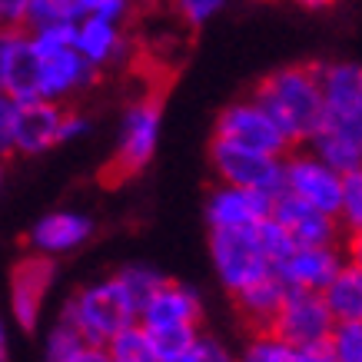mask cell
Returning a JSON list of instances; mask_svg holds the SVG:
<instances>
[{"label": "cell", "instance_id": "cell-37", "mask_svg": "<svg viewBox=\"0 0 362 362\" xmlns=\"http://www.w3.org/2000/svg\"><path fill=\"white\" fill-rule=\"evenodd\" d=\"M303 7H309V11H322V7H332L336 0H299Z\"/></svg>", "mask_w": 362, "mask_h": 362}, {"label": "cell", "instance_id": "cell-39", "mask_svg": "<svg viewBox=\"0 0 362 362\" xmlns=\"http://www.w3.org/2000/svg\"><path fill=\"white\" fill-rule=\"evenodd\" d=\"M143 4H150V0H143Z\"/></svg>", "mask_w": 362, "mask_h": 362}, {"label": "cell", "instance_id": "cell-38", "mask_svg": "<svg viewBox=\"0 0 362 362\" xmlns=\"http://www.w3.org/2000/svg\"><path fill=\"white\" fill-rule=\"evenodd\" d=\"M0 183H4V173H0Z\"/></svg>", "mask_w": 362, "mask_h": 362}, {"label": "cell", "instance_id": "cell-26", "mask_svg": "<svg viewBox=\"0 0 362 362\" xmlns=\"http://www.w3.org/2000/svg\"><path fill=\"white\" fill-rule=\"evenodd\" d=\"M107 352L113 362H153V352H150V342H146V332L140 329V322H130L127 329L117 332L107 342Z\"/></svg>", "mask_w": 362, "mask_h": 362}, {"label": "cell", "instance_id": "cell-25", "mask_svg": "<svg viewBox=\"0 0 362 362\" xmlns=\"http://www.w3.org/2000/svg\"><path fill=\"white\" fill-rule=\"evenodd\" d=\"M336 220H339L342 233H356L362 230V170L342 173V193H339V209H336Z\"/></svg>", "mask_w": 362, "mask_h": 362}, {"label": "cell", "instance_id": "cell-29", "mask_svg": "<svg viewBox=\"0 0 362 362\" xmlns=\"http://www.w3.org/2000/svg\"><path fill=\"white\" fill-rule=\"evenodd\" d=\"M170 4H173V11L180 13V21L187 27H203L223 11L226 0H170Z\"/></svg>", "mask_w": 362, "mask_h": 362}, {"label": "cell", "instance_id": "cell-35", "mask_svg": "<svg viewBox=\"0 0 362 362\" xmlns=\"http://www.w3.org/2000/svg\"><path fill=\"white\" fill-rule=\"evenodd\" d=\"M66 362H113V359H110V352H107V346H90V342H83Z\"/></svg>", "mask_w": 362, "mask_h": 362}, {"label": "cell", "instance_id": "cell-2", "mask_svg": "<svg viewBox=\"0 0 362 362\" xmlns=\"http://www.w3.org/2000/svg\"><path fill=\"white\" fill-rule=\"evenodd\" d=\"M60 319L70 322L80 332V339L90 346H107L120 329H127L130 322H136V309L127 303L120 293V286L110 279L80 286L66 296Z\"/></svg>", "mask_w": 362, "mask_h": 362}, {"label": "cell", "instance_id": "cell-3", "mask_svg": "<svg viewBox=\"0 0 362 362\" xmlns=\"http://www.w3.org/2000/svg\"><path fill=\"white\" fill-rule=\"evenodd\" d=\"M209 256L230 296L276 273L256 230H209Z\"/></svg>", "mask_w": 362, "mask_h": 362}, {"label": "cell", "instance_id": "cell-19", "mask_svg": "<svg viewBox=\"0 0 362 362\" xmlns=\"http://www.w3.org/2000/svg\"><path fill=\"white\" fill-rule=\"evenodd\" d=\"M70 47L87 60L93 70L107 64H117L127 54V37H123V23L100 21V17H83L74 23L70 30Z\"/></svg>", "mask_w": 362, "mask_h": 362}, {"label": "cell", "instance_id": "cell-1", "mask_svg": "<svg viewBox=\"0 0 362 362\" xmlns=\"http://www.w3.org/2000/svg\"><path fill=\"white\" fill-rule=\"evenodd\" d=\"M252 100L276 120L289 143H309L322 123V93L316 66H283L256 87Z\"/></svg>", "mask_w": 362, "mask_h": 362}, {"label": "cell", "instance_id": "cell-28", "mask_svg": "<svg viewBox=\"0 0 362 362\" xmlns=\"http://www.w3.org/2000/svg\"><path fill=\"white\" fill-rule=\"evenodd\" d=\"M80 346H83L80 332L74 329L70 322L57 319L54 326H50V332H47V339H44V362H66Z\"/></svg>", "mask_w": 362, "mask_h": 362}, {"label": "cell", "instance_id": "cell-12", "mask_svg": "<svg viewBox=\"0 0 362 362\" xmlns=\"http://www.w3.org/2000/svg\"><path fill=\"white\" fill-rule=\"evenodd\" d=\"M269 216L289 233V240L296 246H342V226L336 216L306 206L303 199L289 197L283 189L273 197Z\"/></svg>", "mask_w": 362, "mask_h": 362}, {"label": "cell", "instance_id": "cell-17", "mask_svg": "<svg viewBox=\"0 0 362 362\" xmlns=\"http://www.w3.org/2000/svg\"><path fill=\"white\" fill-rule=\"evenodd\" d=\"M273 197L243 187H220L206 199V223L209 230H256L269 216Z\"/></svg>", "mask_w": 362, "mask_h": 362}, {"label": "cell", "instance_id": "cell-32", "mask_svg": "<svg viewBox=\"0 0 362 362\" xmlns=\"http://www.w3.org/2000/svg\"><path fill=\"white\" fill-rule=\"evenodd\" d=\"M23 11H27V0H0V30H23Z\"/></svg>", "mask_w": 362, "mask_h": 362}, {"label": "cell", "instance_id": "cell-24", "mask_svg": "<svg viewBox=\"0 0 362 362\" xmlns=\"http://www.w3.org/2000/svg\"><path fill=\"white\" fill-rule=\"evenodd\" d=\"M163 279H166L163 273H156L153 266H143V263L123 266V269H117V273H113V283L120 286V293L127 296V303L136 309V316H140L143 303H146V299H150L156 289L163 286Z\"/></svg>", "mask_w": 362, "mask_h": 362}, {"label": "cell", "instance_id": "cell-7", "mask_svg": "<svg viewBox=\"0 0 362 362\" xmlns=\"http://www.w3.org/2000/svg\"><path fill=\"white\" fill-rule=\"evenodd\" d=\"M283 193L303 199L306 206L336 216L342 193V173L322 163L316 153H293L283 160Z\"/></svg>", "mask_w": 362, "mask_h": 362}, {"label": "cell", "instance_id": "cell-23", "mask_svg": "<svg viewBox=\"0 0 362 362\" xmlns=\"http://www.w3.org/2000/svg\"><path fill=\"white\" fill-rule=\"evenodd\" d=\"M236 362H329V352L326 346H293L276 339L273 332H256Z\"/></svg>", "mask_w": 362, "mask_h": 362}, {"label": "cell", "instance_id": "cell-5", "mask_svg": "<svg viewBox=\"0 0 362 362\" xmlns=\"http://www.w3.org/2000/svg\"><path fill=\"white\" fill-rule=\"evenodd\" d=\"M332 326H336V319L319 293L286 289L283 303H279L266 332H273L276 339L293 342V346H326Z\"/></svg>", "mask_w": 362, "mask_h": 362}, {"label": "cell", "instance_id": "cell-8", "mask_svg": "<svg viewBox=\"0 0 362 362\" xmlns=\"http://www.w3.org/2000/svg\"><path fill=\"white\" fill-rule=\"evenodd\" d=\"M216 140H230L250 150H263V153L283 156L293 143L283 136V130L276 127V120L256 103V100H240L230 103L216 120Z\"/></svg>", "mask_w": 362, "mask_h": 362}, {"label": "cell", "instance_id": "cell-27", "mask_svg": "<svg viewBox=\"0 0 362 362\" xmlns=\"http://www.w3.org/2000/svg\"><path fill=\"white\" fill-rule=\"evenodd\" d=\"M326 352L329 362H362V322H336Z\"/></svg>", "mask_w": 362, "mask_h": 362}, {"label": "cell", "instance_id": "cell-20", "mask_svg": "<svg viewBox=\"0 0 362 362\" xmlns=\"http://www.w3.org/2000/svg\"><path fill=\"white\" fill-rule=\"evenodd\" d=\"M309 153H316L322 163H329L339 173H352L362 163V127L346 123H319V130L309 136Z\"/></svg>", "mask_w": 362, "mask_h": 362}, {"label": "cell", "instance_id": "cell-14", "mask_svg": "<svg viewBox=\"0 0 362 362\" xmlns=\"http://www.w3.org/2000/svg\"><path fill=\"white\" fill-rule=\"evenodd\" d=\"M60 120H64V107L54 103V100H23V103H17L11 127V153H47L50 146L60 143Z\"/></svg>", "mask_w": 362, "mask_h": 362}, {"label": "cell", "instance_id": "cell-30", "mask_svg": "<svg viewBox=\"0 0 362 362\" xmlns=\"http://www.w3.org/2000/svg\"><path fill=\"white\" fill-rule=\"evenodd\" d=\"M130 0H93L90 7V17H100V21H113V23H123L130 17Z\"/></svg>", "mask_w": 362, "mask_h": 362}, {"label": "cell", "instance_id": "cell-13", "mask_svg": "<svg viewBox=\"0 0 362 362\" xmlns=\"http://www.w3.org/2000/svg\"><path fill=\"white\" fill-rule=\"evenodd\" d=\"M346 252L342 246H289L276 259V276L286 289H306L322 293V286L332 279V273L342 266Z\"/></svg>", "mask_w": 362, "mask_h": 362}, {"label": "cell", "instance_id": "cell-22", "mask_svg": "<svg viewBox=\"0 0 362 362\" xmlns=\"http://www.w3.org/2000/svg\"><path fill=\"white\" fill-rule=\"evenodd\" d=\"M283 296H286V286L279 283V276L273 273V276H266V279H259V283L240 289L233 299H236L240 316L250 322L252 329L266 332L276 316V309H279V303H283Z\"/></svg>", "mask_w": 362, "mask_h": 362}, {"label": "cell", "instance_id": "cell-18", "mask_svg": "<svg viewBox=\"0 0 362 362\" xmlns=\"http://www.w3.org/2000/svg\"><path fill=\"white\" fill-rule=\"evenodd\" d=\"M0 90L17 103L37 100V54L27 30H0Z\"/></svg>", "mask_w": 362, "mask_h": 362}, {"label": "cell", "instance_id": "cell-33", "mask_svg": "<svg viewBox=\"0 0 362 362\" xmlns=\"http://www.w3.org/2000/svg\"><path fill=\"white\" fill-rule=\"evenodd\" d=\"M87 130H90V120H87V117H80V113L64 110V120H60V143L80 140V136H83Z\"/></svg>", "mask_w": 362, "mask_h": 362}, {"label": "cell", "instance_id": "cell-11", "mask_svg": "<svg viewBox=\"0 0 362 362\" xmlns=\"http://www.w3.org/2000/svg\"><path fill=\"white\" fill-rule=\"evenodd\" d=\"M322 93V123L362 127V70L352 60L316 66Z\"/></svg>", "mask_w": 362, "mask_h": 362}, {"label": "cell", "instance_id": "cell-15", "mask_svg": "<svg viewBox=\"0 0 362 362\" xmlns=\"http://www.w3.org/2000/svg\"><path fill=\"white\" fill-rule=\"evenodd\" d=\"M37 54V100L74 97L93 80V66L74 50V47H54V50H33Z\"/></svg>", "mask_w": 362, "mask_h": 362}, {"label": "cell", "instance_id": "cell-34", "mask_svg": "<svg viewBox=\"0 0 362 362\" xmlns=\"http://www.w3.org/2000/svg\"><path fill=\"white\" fill-rule=\"evenodd\" d=\"M54 4H57L60 21H66V23H77L83 17H90V7H93V0H54Z\"/></svg>", "mask_w": 362, "mask_h": 362}, {"label": "cell", "instance_id": "cell-4", "mask_svg": "<svg viewBox=\"0 0 362 362\" xmlns=\"http://www.w3.org/2000/svg\"><path fill=\"white\" fill-rule=\"evenodd\" d=\"M213 170L226 187L256 189L266 197H276L283 189V156L263 153V150H250L230 140H213Z\"/></svg>", "mask_w": 362, "mask_h": 362}, {"label": "cell", "instance_id": "cell-6", "mask_svg": "<svg viewBox=\"0 0 362 362\" xmlns=\"http://www.w3.org/2000/svg\"><path fill=\"white\" fill-rule=\"evenodd\" d=\"M156 140H160V100L143 97L130 103V110L123 117L120 146H117V156L110 163V173L117 180L140 173L143 166L153 160Z\"/></svg>", "mask_w": 362, "mask_h": 362}, {"label": "cell", "instance_id": "cell-16", "mask_svg": "<svg viewBox=\"0 0 362 362\" xmlns=\"http://www.w3.org/2000/svg\"><path fill=\"white\" fill-rule=\"evenodd\" d=\"M93 220L87 213H77V209H54L30 226L27 233V243L37 256H47V259H57V256H66V252H77L80 246H87L93 240Z\"/></svg>", "mask_w": 362, "mask_h": 362}, {"label": "cell", "instance_id": "cell-9", "mask_svg": "<svg viewBox=\"0 0 362 362\" xmlns=\"http://www.w3.org/2000/svg\"><path fill=\"white\" fill-rule=\"evenodd\" d=\"M57 279V266L47 256H23L11 269V319L21 329H33L40 322L44 303L50 296V286Z\"/></svg>", "mask_w": 362, "mask_h": 362}, {"label": "cell", "instance_id": "cell-10", "mask_svg": "<svg viewBox=\"0 0 362 362\" xmlns=\"http://www.w3.org/2000/svg\"><path fill=\"white\" fill-rule=\"evenodd\" d=\"M199 319H203V299L197 289L163 279V286L143 303L136 322L143 326V332H176L199 329Z\"/></svg>", "mask_w": 362, "mask_h": 362}, {"label": "cell", "instance_id": "cell-21", "mask_svg": "<svg viewBox=\"0 0 362 362\" xmlns=\"http://www.w3.org/2000/svg\"><path fill=\"white\" fill-rule=\"evenodd\" d=\"M322 303L336 322H362V263L346 256L332 279L322 286Z\"/></svg>", "mask_w": 362, "mask_h": 362}, {"label": "cell", "instance_id": "cell-36", "mask_svg": "<svg viewBox=\"0 0 362 362\" xmlns=\"http://www.w3.org/2000/svg\"><path fill=\"white\" fill-rule=\"evenodd\" d=\"M0 362H11V339H7V322L0 316Z\"/></svg>", "mask_w": 362, "mask_h": 362}, {"label": "cell", "instance_id": "cell-31", "mask_svg": "<svg viewBox=\"0 0 362 362\" xmlns=\"http://www.w3.org/2000/svg\"><path fill=\"white\" fill-rule=\"evenodd\" d=\"M13 113H17V100L7 97L0 90V156L11 153V127H13Z\"/></svg>", "mask_w": 362, "mask_h": 362}]
</instances>
